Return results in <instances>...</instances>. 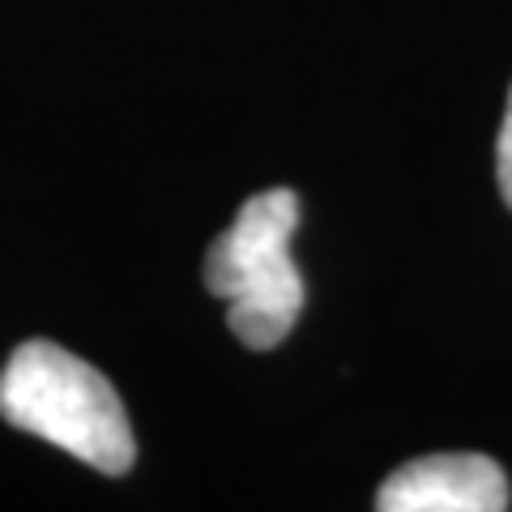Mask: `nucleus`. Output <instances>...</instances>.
Listing matches in <instances>:
<instances>
[{
	"label": "nucleus",
	"instance_id": "f257e3e1",
	"mask_svg": "<svg viewBox=\"0 0 512 512\" xmlns=\"http://www.w3.org/2000/svg\"><path fill=\"white\" fill-rule=\"evenodd\" d=\"M0 414L86 461L99 474H128L137 440L111 380L56 342H22L0 372Z\"/></svg>",
	"mask_w": 512,
	"mask_h": 512
},
{
	"label": "nucleus",
	"instance_id": "f03ea898",
	"mask_svg": "<svg viewBox=\"0 0 512 512\" xmlns=\"http://www.w3.org/2000/svg\"><path fill=\"white\" fill-rule=\"evenodd\" d=\"M299 227V197L291 188H265L205 252V286L227 299V329L248 350H274L303 312V278L291 256Z\"/></svg>",
	"mask_w": 512,
	"mask_h": 512
},
{
	"label": "nucleus",
	"instance_id": "7ed1b4c3",
	"mask_svg": "<svg viewBox=\"0 0 512 512\" xmlns=\"http://www.w3.org/2000/svg\"><path fill=\"white\" fill-rule=\"evenodd\" d=\"M380 512H500L508 478L483 453H431L384 478Z\"/></svg>",
	"mask_w": 512,
	"mask_h": 512
},
{
	"label": "nucleus",
	"instance_id": "20e7f679",
	"mask_svg": "<svg viewBox=\"0 0 512 512\" xmlns=\"http://www.w3.org/2000/svg\"><path fill=\"white\" fill-rule=\"evenodd\" d=\"M495 175H500V197L512 210V90H508V111L500 124V141H495Z\"/></svg>",
	"mask_w": 512,
	"mask_h": 512
}]
</instances>
